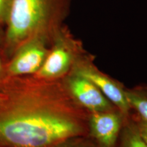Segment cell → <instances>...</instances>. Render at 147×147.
<instances>
[{"label": "cell", "instance_id": "obj_1", "mask_svg": "<svg viewBox=\"0 0 147 147\" xmlns=\"http://www.w3.org/2000/svg\"><path fill=\"white\" fill-rule=\"evenodd\" d=\"M89 117L63 79L6 77L0 86V147H56L89 136Z\"/></svg>", "mask_w": 147, "mask_h": 147}, {"label": "cell", "instance_id": "obj_10", "mask_svg": "<svg viewBox=\"0 0 147 147\" xmlns=\"http://www.w3.org/2000/svg\"><path fill=\"white\" fill-rule=\"evenodd\" d=\"M56 147H101L89 136L71 138Z\"/></svg>", "mask_w": 147, "mask_h": 147}, {"label": "cell", "instance_id": "obj_9", "mask_svg": "<svg viewBox=\"0 0 147 147\" xmlns=\"http://www.w3.org/2000/svg\"><path fill=\"white\" fill-rule=\"evenodd\" d=\"M126 95L131 110L147 121V87L141 86L126 89Z\"/></svg>", "mask_w": 147, "mask_h": 147}, {"label": "cell", "instance_id": "obj_4", "mask_svg": "<svg viewBox=\"0 0 147 147\" xmlns=\"http://www.w3.org/2000/svg\"><path fill=\"white\" fill-rule=\"evenodd\" d=\"M93 61V56L86 52L79 59L71 73L78 74L89 79L125 117H128L131 110L127 99L126 89L101 71Z\"/></svg>", "mask_w": 147, "mask_h": 147}, {"label": "cell", "instance_id": "obj_12", "mask_svg": "<svg viewBox=\"0 0 147 147\" xmlns=\"http://www.w3.org/2000/svg\"><path fill=\"white\" fill-rule=\"evenodd\" d=\"M10 0H0V26L5 25Z\"/></svg>", "mask_w": 147, "mask_h": 147}, {"label": "cell", "instance_id": "obj_11", "mask_svg": "<svg viewBox=\"0 0 147 147\" xmlns=\"http://www.w3.org/2000/svg\"><path fill=\"white\" fill-rule=\"evenodd\" d=\"M131 116L134 121L135 122L139 134H140L141 137L142 138L145 143L147 144V121L140 118L136 113Z\"/></svg>", "mask_w": 147, "mask_h": 147}, {"label": "cell", "instance_id": "obj_13", "mask_svg": "<svg viewBox=\"0 0 147 147\" xmlns=\"http://www.w3.org/2000/svg\"><path fill=\"white\" fill-rule=\"evenodd\" d=\"M5 61L3 59L1 53L0 52V86L2 84L3 80L6 78V74H5Z\"/></svg>", "mask_w": 147, "mask_h": 147}, {"label": "cell", "instance_id": "obj_5", "mask_svg": "<svg viewBox=\"0 0 147 147\" xmlns=\"http://www.w3.org/2000/svg\"><path fill=\"white\" fill-rule=\"evenodd\" d=\"M45 38H35L20 47L5 62L6 77L32 76L43 65L51 45Z\"/></svg>", "mask_w": 147, "mask_h": 147}, {"label": "cell", "instance_id": "obj_7", "mask_svg": "<svg viewBox=\"0 0 147 147\" xmlns=\"http://www.w3.org/2000/svg\"><path fill=\"white\" fill-rule=\"evenodd\" d=\"M125 118L118 109L89 113V136L101 147H116Z\"/></svg>", "mask_w": 147, "mask_h": 147}, {"label": "cell", "instance_id": "obj_6", "mask_svg": "<svg viewBox=\"0 0 147 147\" xmlns=\"http://www.w3.org/2000/svg\"><path fill=\"white\" fill-rule=\"evenodd\" d=\"M63 80L74 100L89 113L117 109L102 91L85 77L70 73Z\"/></svg>", "mask_w": 147, "mask_h": 147}, {"label": "cell", "instance_id": "obj_2", "mask_svg": "<svg viewBox=\"0 0 147 147\" xmlns=\"http://www.w3.org/2000/svg\"><path fill=\"white\" fill-rule=\"evenodd\" d=\"M71 4V0H10L1 52L5 61L35 38L52 42L64 25Z\"/></svg>", "mask_w": 147, "mask_h": 147}, {"label": "cell", "instance_id": "obj_3", "mask_svg": "<svg viewBox=\"0 0 147 147\" xmlns=\"http://www.w3.org/2000/svg\"><path fill=\"white\" fill-rule=\"evenodd\" d=\"M85 53L82 42L64 25L55 35L41 68L33 76L45 80L63 79Z\"/></svg>", "mask_w": 147, "mask_h": 147}, {"label": "cell", "instance_id": "obj_8", "mask_svg": "<svg viewBox=\"0 0 147 147\" xmlns=\"http://www.w3.org/2000/svg\"><path fill=\"white\" fill-rule=\"evenodd\" d=\"M116 147H147L139 134L131 114L125 119Z\"/></svg>", "mask_w": 147, "mask_h": 147}, {"label": "cell", "instance_id": "obj_14", "mask_svg": "<svg viewBox=\"0 0 147 147\" xmlns=\"http://www.w3.org/2000/svg\"><path fill=\"white\" fill-rule=\"evenodd\" d=\"M3 44H4V31L3 30L1 26H0V52L1 53L2 52Z\"/></svg>", "mask_w": 147, "mask_h": 147}]
</instances>
